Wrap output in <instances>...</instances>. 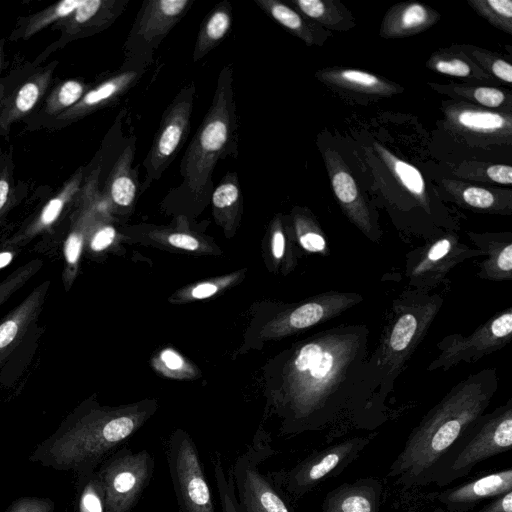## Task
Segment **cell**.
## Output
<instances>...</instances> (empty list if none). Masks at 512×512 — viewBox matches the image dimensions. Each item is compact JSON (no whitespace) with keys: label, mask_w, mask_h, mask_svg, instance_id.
<instances>
[{"label":"cell","mask_w":512,"mask_h":512,"mask_svg":"<svg viewBox=\"0 0 512 512\" xmlns=\"http://www.w3.org/2000/svg\"><path fill=\"white\" fill-rule=\"evenodd\" d=\"M41 261L33 260L19 267L0 282V305L6 302L17 290L40 269Z\"/></svg>","instance_id":"ab89813d"},{"label":"cell","mask_w":512,"mask_h":512,"mask_svg":"<svg viewBox=\"0 0 512 512\" xmlns=\"http://www.w3.org/2000/svg\"><path fill=\"white\" fill-rule=\"evenodd\" d=\"M293 222L298 242L305 251L324 256L330 254L325 234L309 212L295 210Z\"/></svg>","instance_id":"836d02e7"},{"label":"cell","mask_w":512,"mask_h":512,"mask_svg":"<svg viewBox=\"0 0 512 512\" xmlns=\"http://www.w3.org/2000/svg\"><path fill=\"white\" fill-rule=\"evenodd\" d=\"M215 484L220 500L221 512H239L231 468L228 473L223 468L219 455L213 458Z\"/></svg>","instance_id":"f35d334b"},{"label":"cell","mask_w":512,"mask_h":512,"mask_svg":"<svg viewBox=\"0 0 512 512\" xmlns=\"http://www.w3.org/2000/svg\"><path fill=\"white\" fill-rule=\"evenodd\" d=\"M491 72L500 80H503L507 83L512 82L511 64L502 59L493 60L491 63Z\"/></svg>","instance_id":"f907efd6"},{"label":"cell","mask_w":512,"mask_h":512,"mask_svg":"<svg viewBox=\"0 0 512 512\" xmlns=\"http://www.w3.org/2000/svg\"><path fill=\"white\" fill-rule=\"evenodd\" d=\"M89 236L90 248L95 252H99L105 250L113 243L116 231L114 227L109 224L99 223L96 225L95 221L90 230Z\"/></svg>","instance_id":"7bdbcfd3"},{"label":"cell","mask_w":512,"mask_h":512,"mask_svg":"<svg viewBox=\"0 0 512 512\" xmlns=\"http://www.w3.org/2000/svg\"><path fill=\"white\" fill-rule=\"evenodd\" d=\"M56 63L33 74L6 103L0 114V128L8 130L12 123L29 113L45 94L52 79Z\"/></svg>","instance_id":"d4e9b609"},{"label":"cell","mask_w":512,"mask_h":512,"mask_svg":"<svg viewBox=\"0 0 512 512\" xmlns=\"http://www.w3.org/2000/svg\"><path fill=\"white\" fill-rule=\"evenodd\" d=\"M217 286L211 283H203L196 286L192 291V296L197 299H204L217 292Z\"/></svg>","instance_id":"db71d44e"},{"label":"cell","mask_w":512,"mask_h":512,"mask_svg":"<svg viewBox=\"0 0 512 512\" xmlns=\"http://www.w3.org/2000/svg\"><path fill=\"white\" fill-rule=\"evenodd\" d=\"M129 0H82V3L58 23L60 41L90 36L110 27L125 11Z\"/></svg>","instance_id":"e0dca14e"},{"label":"cell","mask_w":512,"mask_h":512,"mask_svg":"<svg viewBox=\"0 0 512 512\" xmlns=\"http://www.w3.org/2000/svg\"><path fill=\"white\" fill-rule=\"evenodd\" d=\"M295 10L313 22L334 29H345L344 9H340L333 1L322 0H290Z\"/></svg>","instance_id":"e575fe53"},{"label":"cell","mask_w":512,"mask_h":512,"mask_svg":"<svg viewBox=\"0 0 512 512\" xmlns=\"http://www.w3.org/2000/svg\"><path fill=\"white\" fill-rule=\"evenodd\" d=\"M439 14L432 8L418 3L397 4L386 13L380 35L384 38H399L420 33L436 23Z\"/></svg>","instance_id":"cb8c5ba5"},{"label":"cell","mask_w":512,"mask_h":512,"mask_svg":"<svg viewBox=\"0 0 512 512\" xmlns=\"http://www.w3.org/2000/svg\"><path fill=\"white\" fill-rule=\"evenodd\" d=\"M87 92V85L76 79H69L60 83L49 94L45 112L49 115L58 116L74 106Z\"/></svg>","instance_id":"8d00e7d4"},{"label":"cell","mask_w":512,"mask_h":512,"mask_svg":"<svg viewBox=\"0 0 512 512\" xmlns=\"http://www.w3.org/2000/svg\"><path fill=\"white\" fill-rule=\"evenodd\" d=\"M196 86L193 81L183 86L163 111L159 127L144 160V179L140 191L144 192L159 180L180 149L185 144L191 129Z\"/></svg>","instance_id":"30bf717a"},{"label":"cell","mask_w":512,"mask_h":512,"mask_svg":"<svg viewBox=\"0 0 512 512\" xmlns=\"http://www.w3.org/2000/svg\"><path fill=\"white\" fill-rule=\"evenodd\" d=\"M486 174L496 183L507 185L512 183V168L509 165H490L486 169Z\"/></svg>","instance_id":"c3c4849f"},{"label":"cell","mask_w":512,"mask_h":512,"mask_svg":"<svg viewBox=\"0 0 512 512\" xmlns=\"http://www.w3.org/2000/svg\"><path fill=\"white\" fill-rule=\"evenodd\" d=\"M382 492V482L375 477L343 483L326 494L321 511L379 512Z\"/></svg>","instance_id":"ffe728a7"},{"label":"cell","mask_w":512,"mask_h":512,"mask_svg":"<svg viewBox=\"0 0 512 512\" xmlns=\"http://www.w3.org/2000/svg\"><path fill=\"white\" fill-rule=\"evenodd\" d=\"M231 25V2L222 0L208 12L200 24L192 53L193 62H198L216 48L229 34Z\"/></svg>","instance_id":"83f0119b"},{"label":"cell","mask_w":512,"mask_h":512,"mask_svg":"<svg viewBox=\"0 0 512 512\" xmlns=\"http://www.w3.org/2000/svg\"><path fill=\"white\" fill-rule=\"evenodd\" d=\"M477 257L484 255L477 248L462 243L458 235H441L407 254L405 275L408 285L416 290L430 292L457 265Z\"/></svg>","instance_id":"5bb4252c"},{"label":"cell","mask_w":512,"mask_h":512,"mask_svg":"<svg viewBox=\"0 0 512 512\" xmlns=\"http://www.w3.org/2000/svg\"><path fill=\"white\" fill-rule=\"evenodd\" d=\"M449 119L459 130L482 136H510L511 119L496 112L469 106L458 107L450 112Z\"/></svg>","instance_id":"f1b7e54d"},{"label":"cell","mask_w":512,"mask_h":512,"mask_svg":"<svg viewBox=\"0 0 512 512\" xmlns=\"http://www.w3.org/2000/svg\"><path fill=\"white\" fill-rule=\"evenodd\" d=\"M323 156L334 194L344 214L369 240L379 242L381 230L374 222L349 168L337 151L331 148H327Z\"/></svg>","instance_id":"9a60e30c"},{"label":"cell","mask_w":512,"mask_h":512,"mask_svg":"<svg viewBox=\"0 0 512 512\" xmlns=\"http://www.w3.org/2000/svg\"><path fill=\"white\" fill-rule=\"evenodd\" d=\"M316 75L322 82L358 93L389 96L398 91L385 79L356 69L331 68L318 71Z\"/></svg>","instance_id":"f546056e"},{"label":"cell","mask_w":512,"mask_h":512,"mask_svg":"<svg viewBox=\"0 0 512 512\" xmlns=\"http://www.w3.org/2000/svg\"><path fill=\"white\" fill-rule=\"evenodd\" d=\"M50 282L37 286L18 306L0 321V359L13 350L37 319Z\"/></svg>","instance_id":"7402d4cb"},{"label":"cell","mask_w":512,"mask_h":512,"mask_svg":"<svg viewBox=\"0 0 512 512\" xmlns=\"http://www.w3.org/2000/svg\"><path fill=\"white\" fill-rule=\"evenodd\" d=\"M162 361L170 370H178L183 366L182 358L174 351L167 349L161 355Z\"/></svg>","instance_id":"f5cc1de1"},{"label":"cell","mask_w":512,"mask_h":512,"mask_svg":"<svg viewBox=\"0 0 512 512\" xmlns=\"http://www.w3.org/2000/svg\"><path fill=\"white\" fill-rule=\"evenodd\" d=\"M468 3L492 25L512 33V2L510 0H469Z\"/></svg>","instance_id":"74e56055"},{"label":"cell","mask_w":512,"mask_h":512,"mask_svg":"<svg viewBox=\"0 0 512 512\" xmlns=\"http://www.w3.org/2000/svg\"><path fill=\"white\" fill-rule=\"evenodd\" d=\"M432 67L439 73L456 77H468L472 73L471 66L459 58H435Z\"/></svg>","instance_id":"ee69618b"},{"label":"cell","mask_w":512,"mask_h":512,"mask_svg":"<svg viewBox=\"0 0 512 512\" xmlns=\"http://www.w3.org/2000/svg\"><path fill=\"white\" fill-rule=\"evenodd\" d=\"M485 259L478 266L477 276L483 280L512 281V235L510 233H468Z\"/></svg>","instance_id":"44dd1931"},{"label":"cell","mask_w":512,"mask_h":512,"mask_svg":"<svg viewBox=\"0 0 512 512\" xmlns=\"http://www.w3.org/2000/svg\"><path fill=\"white\" fill-rule=\"evenodd\" d=\"M374 147L396 180L422 204L427 212H430L425 181L421 172L415 166L393 155L379 143H374Z\"/></svg>","instance_id":"1f68e13d"},{"label":"cell","mask_w":512,"mask_h":512,"mask_svg":"<svg viewBox=\"0 0 512 512\" xmlns=\"http://www.w3.org/2000/svg\"><path fill=\"white\" fill-rule=\"evenodd\" d=\"M476 102L487 107H498L505 100V94L493 87H477L471 92Z\"/></svg>","instance_id":"f6af8a7d"},{"label":"cell","mask_w":512,"mask_h":512,"mask_svg":"<svg viewBox=\"0 0 512 512\" xmlns=\"http://www.w3.org/2000/svg\"><path fill=\"white\" fill-rule=\"evenodd\" d=\"M155 461L146 450L123 447L110 454L97 468L105 512H131L149 485Z\"/></svg>","instance_id":"9c48e42d"},{"label":"cell","mask_w":512,"mask_h":512,"mask_svg":"<svg viewBox=\"0 0 512 512\" xmlns=\"http://www.w3.org/2000/svg\"><path fill=\"white\" fill-rule=\"evenodd\" d=\"M169 244L174 247L194 251L199 248V241L197 238L186 233H171L167 236Z\"/></svg>","instance_id":"7dc6e473"},{"label":"cell","mask_w":512,"mask_h":512,"mask_svg":"<svg viewBox=\"0 0 512 512\" xmlns=\"http://www.w3.org/2000/svg\"><path fill=\"white\" fill-rule=\"evenodd\" d=\"M3 48H4V41L0 40V74H1V70H2L3 56H4ZM3 96H4V87H3L2 83L0 82V107L2 105Z\"/></svg>","instance_id":"9f6ffc18"},{"label":"cell","mask_w":512,"mask_h":512,"mask_svg":"<svg viewBox=\"0 0 512 512\" xmlns=\"http://www.w3.org/2000/svg\"><path fill=\"white\" fill-rule=\"evenodd\" d=\"M135 142L129 143L114 163L106 182V202L119 209L133 206L139 187L137 170L133 167Z\"/></svg>","instance_id":"603a6c76"},{"label":"cell","mask_w":512,"mask_h":512,"mask_svg":"<svg viewBox=\"0 0 512 512\" xmlns=\"http://www.w3.org/2000/svg\"><path fill=\"white\" fill-rule=\"evenodd\" d=\"M442 304L439 294L416 289L403 291L392 302L379 344L364 363L365 392L382 417L398 376L424 340Z\"/></svg>","instance_id":"277c9868"},{"label":"cell","mask_w":512,"mask_h":512,"mask_svg":"<svg viewBox=\"0 0 512 512\" xmlns=\"http://www.w3.org/2000/svg\"><path fill=\"white\" fill-rule=\"evenodd\" d=\"M193 4L194 0L143 1L123 45L119 70L146 71L160 44Z\"/></svg>","instance_id":"ba28073f"},{"label":"cell","mask_w":512,"mask_h":512,"mask_svg":"<svg viewBox=\"0 0 512 512\" xmlns=\"http://www.w3.org/2000/svg\"><path fill=\"white\" fill-rule=\"evenodd\" d=\"M238 154V115L233 87V68L219 72L211 105L180 163L182 184L177 190L189 199L211 197L212 176L220 160Z\"/></svg>","instance_id":"5b68a950"},{"label":"cell","mask_w":512,"mask_h":512,"mask_svg":"<svg viewBox=\"0 0 512 512\" xmlns=\"http://www.w3.org/2000/svg\"><path fill=\"white\" fill-rule=\"evenodd\" d=\"M81 3L82 0H63L23 18L10 38L14 40L28 39L45 27L67 18Z\"/></svg>","instance_id":"d6a6232c"},{"label":"cell","mask_w":512,"mask_h":512,"mask_svg":"<svg viewBox=\"0 0 512 512\" xmlns=\"http://www.w3.org/2000/svg\"><path fill=\"white\" fill-rule=\"evenodd\" d=\"M151 409L92 407L74 412L29 455V461L75 475L92 473L136 432Z\"/></svg>","instance_id":"3957f363"},{"label":"cell","mask_w":512,"mask_h":512,"mask_svg":"<svg viewBox=\"0 0 512 512\" xmlns=\"http://www.w3.org/2000/svg\"><path fill=\"white\" fill-rule=\"evenodd\" d=\"M55 503L48 497L23 496L14 500L5 512H54Z\"/></svg>","instance_id":"b9f144b4"},{"label":"cell","mask_w":512,"mask_h":512,"mask_svg":"<svg viewBox=\"0 0 512 512\" xmlns=\"http://www.w3.org/2000/svg\"><path fill=\"white\" fill-rule=\"evenodd\" d=\"M83 171L79 169L62 187L56 196L51 198L42 208L38 216L26 227L15 235L9 242L18 244L28 241L36 235L50 228L59 218L64 208L81 191Z\"/></svg>","instance_id":"484cf974"},{"label":"cell","mask_w":512,"mask_h":512,"mask_svg":"<svg viewBox=\"0 0 512 512\" xmlns=\"http://www.w3.org/2000/svg\"><path fill=\"white\" fill-rule=\"evenodd\" d=\"M476 512H512V491L493 498Z\"/></svg>","instance_id":"bcb514c9"},{"label":"cell","mask_w":512,"mask_h":512,"mask_svg":"<svg viewBox=\"0 0 512 512\" xmlns=\"http://www.w3.org/2000/svg\"><path fill=\"white\" fill-rule=\"evenodd\" d=\"M99 168L90 175L87 185L84 187L82 198L84 206L64 244L65 267L63 282L66 291L72 285L78 269V263L86 237L97 219L100 211L97 194Z\"/></svg>","instance_id":"ac0fdd59"},{"label":"cell","mask_w":512,"mask_h":512,"mask_svg":"<svg viewBox=\"0 0 512 512\" xmlns=\"http://www.w3.org/2000/svg\"><path fill=\"white\" fill-rule=\"evenodd\" d=\"M460 197L467 206L474 209L494 212L500 209L495 195L485 188L468 186L461 191Z\"/></svg>","instance_id":"60d3db41"},{"label":"cell","mask_w":512,"mask_h":512,"mask_svg":"<svg viewBox=\"0 0 512 512\" xmlns=\"http://www.w3.org/2000/svg\"><path fill=\"white\" fill-rule=\"evenodd\" d=\"M370 441L367 436L349 437L316 450L293 467L271 475L289 495L303 497L323 481L339 475L360 456Z\"/></svg>","instance_id":"8fae6325"},{"label":"cell","mask_w":512,"mask_h":512,"mask_svg":"<svg viewBox=\"0 0 512 512\" xmlns=\"http://www.w3.org/2000/svg\"><path fill=\"white\" fill-rule=\"evenodd\" d=\"M169 474L181 512H215L198 449L190 435L174 432L165 444Z\"/></svg>","instance_id":"4fadbf2b"},{"label":"cell","mask_w":512,"mask_h":512,"mask_svg":"<svg viewBox=\"0 0 512 512\" xmlns=\"http://www.w3.org/2000/svg\"><path fill=\"white\" fill-rule=\"evenodd\" d=\"M512 491V468L495 471L437 494L446 512H470L482 500Z\"/></svg>","instance_id":"2e32d148"},{"label":"cell","mask_w":512,"mask_h":512,"mask_svg":"<svg viewBox=\"0 0 512 512\" xmlns=\"http://www.w3.org/2000/svg\"><path fill=\"white\" fill-rule=\"evenodd\" d=\"M78 512H105L104 493L96 471L76 475Z\"/></svg>","instance_id":"d590c367"},{"label":"cell","mask_w":512,"mask_h":512,"mask_svg":"<svg viewBox=\"0 0 512 512\" xmlns=\"http://www.w3.org/2000/svg\"><path fill=\"white\" fill-rule=\"evenodd\" d=\"M512 340V307L493 315L470 335L452 333L437 344L438 354L426 370L446 372L453 367L473 364L504 347Z\"/></svg>","instance_id":"7c38bea8"},{"label":"cell","mask_w":512,"mask_h":512,"mask_svg":"<svg viewBox=\"0 0 512 512\" xmlns=\"http://www.w3.org/2000/svg\"><path fill=\"white\" fill-rule=\"evenodd\" d=\"M270 18L303 40L307 45H321L324 33L315 22L279 0H253Z\"/></svg>","instance_id":"4316f807"},{"label":"cell","mask_w":512,"mask_h":512,"mask_svg":"<svg viewBox=\"0 0 512 512\" xmlns=\"http://www.w3.org/2000/svg\"><path fill=\"white\" fill-rule=\"evenodd\" d=\"M143 70H118L96 87L87 90L71 108L56 116L58 120H76L115 103L141 79Z\"/></svg>","instance_id":"d6986e66"},{"label":"cell","mask_w":512,"mask_h":512,"mask_svg":"<svg viewBox=\"0 0 512 512\" xmlns=\"http://www.w3.org/2000/svg\"><path fill=\"white\" fill-rule=\"evenodd\" d=\"M512 447V398L478 417L436 465L429 484L445 487Z\"/></svg>","instance_id":"8992f818"},{"label":"cell","mask_w":512,"mask_h":512,"mask_svg":"<svg viewBox=\"0 0 512 512\" xmlns=\"http://www.w3.org/2000/svg\"><path fill=\"white\" fill-rule=\"evenodd\" d=\"M271 246L274 258L277 260L281 259L285 252L286 239L283 227L279 221H276L274 225Z\"/></svg>","instance_id":"681fc988"},{"label":"cell","mask_w":512,"mask_h":512,"mask_svg":"<svg viewBox=\"0 0 512 512\" xmlns=\"http://www.w3.org/2000/svg\"><path fill=\"white\" fill-rule=\"evenodd\" d=\"M214 213L220 222L232 225L242 206V191L235 171L227 172L211 194Z\"/></svg>","instance_id":"4dcf8cb0"},{"label":"cell","mask_w":512,"mask_h":512,"mask_svg":"<svg viewBox=\"0 0 512 512\" xmlns=\"http://www.w3.org/2000/svg\"><path fill=\"white\" fill-rule=\"evenodd\" d=\"M370 331L343 323L299 344L287 363L280 400L282 432L298 434L352 425L373 429L385 419L363 385Z\"/></svg>","instance_id":"6da1fadb"},{"label":"cell","mask_w":512,"mask_h":512,"mask_svg":"<svg viewBox=\"0 0 512 512\" xmlns=\"http://www.w3.org/2000/svg\"><path fill=\"white\" fill-rule=\"evenodd\" d=\"M15 253L13 251H2L0 252V269L9 265L14 258Z\"/></svg>","instance_id":"11a10c76"},{"label":"cell","mask_w":512,"mask_h":512,"mask_svg":"<svg viewBox=\"0 0 512 512\" xmlns=\"http://www.w3.org/2000/svg\"><path fill=\"white\" fill-rule=\"evenodd\" d=\"M275 454L270 438L257 433L231 467L239 512H293L271 474L259 466Z\"/></svg>","instance_id":"52a82bcc"},{"label":"cell","mask_w":512,"mask_h":512,"mask_svg":"<svg viewBox=\"0 0 512 512\" xmlns=\"http://www.w3.org/2000/svg\"><path fill=\"white\" fill-rule=\"evenodd\" d=\"M10 193L9 174L7 169H3L0 173V213L6 206Z\"/></svg>","instance_id":"816d5d0a"},{"label":"cell","mask_w":512,"mask_h":512,"mask_svg":"<svg viewBox=\"0 0 512 512\" xmlns=\"http://www.w3.org/2000/svg\"><path fill=\"white\" fill-rule=\"evenodd\" d=\"M498 385L495 368L470 373L455 384L411 430L386 476L407 489L429 485L440 459L486 412Z\"/></svg>","instance_id":"7a4b0ae2"}]
</instances>
